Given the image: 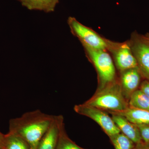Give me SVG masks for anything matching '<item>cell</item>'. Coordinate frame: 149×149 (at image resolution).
I'll use <instances>...</instances> for the list:
<instances>
[{
	"label": "cell",
	"instance_id": "1",
	"mask_svg": "<svg viewBox=\"0 0 149 149\" xmlns=\"http://www.w3.org/2000/svg\"><path fill=\"white\" fill-rule=\"evenodd\" d=\"M54 116L40 110L27 112L10 121V133L22 138L31 149H37L40 141L49 129Z\"/></svg>",
	"mask_w": 149,
	"mask_h": 149
},
{
	"label": "cell",
	"instance_id": "2",
	"mask_svg": "<svg viewBox=\"0 0 149 149\" xmlns=\"http://www.w3.org/2000/svg\"><path fill=\"white\" fill-rule=\"evenodd\" d=\"M84 104L108 112L121 111L129 107L120 83L115 81L99 89Z\"/></svg>",
	"mask_w": 149,
	"mask_h": 149
},
{
	"label": "cell",
	"instance_id": "3",
	"mask_svg": "<svg viewBox=\"0 0 149 149\" xmlns=\"http://www.w3.org/2000/svg\"><path fill=\"white\" fill-rule=\"evenodd\" d=\"M84 47L97 71L100 83L99 89L114 81L115 68L109 54L105 50L95 49L85 46Z\"/></svg>",
	"mask_w": 149,
	"mask_h": 149
},
{
	"label": "cell",
	"instance_id": "4",
	"mask_svg": "<svg viewBox=\"0 0 149 149\" xmlns=\"http://www.w3.org/2000/svg\"><path fill=\"white\" fill-rule=\"evenodd\" d=\"M72 34L80 40L83 46L95 49H108L109 41L104 40L92 29L81 24L73 17L68 20Z\"/></svg>",
	"mask_w": 149,
	"mask_h": 149
},
{
	"label": "cell",
	"instance_id": "5",
	"mask_svg": "<svg viewBox=\"0 0 149 149\" xmlns=\"http://www.w3.org/2000/svg\"><path fill=\"white\" fill-rule=\"evenodd\" d=\"M74 110L78 114L90 118L95 121L109 137L120 132L112 117L105 111L84 103L74 106Z\"/></svg>",
	"mask_w": 149,
	"mask_h": 149
},
{
	"label": "cell",
	"instance_id": "6",
	"mask_svg": "<svg viewBox=\"0 0 149 149\" xmlns=\"http://www.w3.org/2000/svg\"><path fill=\"white\" fill-rule=\"evenodd\" d=\"M141 75L149 80V41L145 35L134 33L129 42Z\"/></svg>",
	"mask_w": 149,
	"mask_h": 149
},
{
	"label": "cell",
	"instance_id": "7",
	"mask_svg": "<svg viewBox=\"0 0 149 149\" xmlns=\"http://www.w3.org/2000/svg\"><path fill=\"white\" fill-rule=\"evenodd\" d=\"M108 49L113 53L116 64L121 72L138 68L137 61L129 43L116 45L109 42Z\"/></svg>",
	"mask_w": 149,
	"mask_h": 149
},
{
	"label": "cell",
	"instance_id": "8",
	"mask_svg": "<svg viewBox=\"0 0 149 149\" xmlns=\"http://www.w3.org/2000/svg\"><path fill=\"white\" fill-rule=\"evenodd\" d=\"M141 75L138 68L122 71L120 84L125 98L129 99L131 95L137 90L141 82Z\"/></svg>",
	"mask_w": 149,
	"mask_h": 149
},
{
	"label": "cell",
	"instance_id": "9",
	"mask_svg": "<svg viewBox=\"0 0 149 149\" xmlns=\"http://www.w3.org/2000/svg\"><path fill=\"white\" fill-rule=\"evenodd\" d=\"M63 116H54L49 129L40 141L37 149H56L59 133L60 123Z\"/></svg>",
	"mask_w": 149,
	"mask_h": 149
},
{
	"label": "cell",
	"instance_id": "10",
	"mask_svg": "<svg viewBox=\"0 0 149 149\" xmlns=\"http://www.w3.org/2000/svg\"><path fill=\"white\" fill-rule=\"evenodd\" d=\"M112 118L121 133L128 137L135 144L143 142L137 125L122 116L116 114H112Z\"/></svg>",
	"mask_w": 149,
	"mask_h": 149
},
{
	"label": "cell",
	"instance_id": "11",
	"mask_svg": "<svg viewBox=\"0 0 149 149\" xmlns=\"http://www.w3.org/2000/svg\"><path fill=\"white\" fill-rule=\"evenodd\" d=\"M111 114L119 115L124 116L136 125L149 124V111L128 107L121 111L109 112Z\"/></svg>",
	"mask_w": 149,
	"mask_h": 149
},
{
	"label": "cell",
	"instance_id": "12",
	"mask_svg": "<svg viewBox=\"0 0 149 149\" xmlns=\"http://www.w3.org/2000/svg\"><path fill=\"white\" fill-rule=\"evenodd\" d=\"M23 6L29 10L43 11L52 12L59 0H17Z\"/></svg>",
	"mask_w": 149,
	"mask_h": 149
},
{
	"label": "cell",
	"instance_id": "13",
	"mask_svg": "<svg viewBox=\"0 0 149 149\" xmlns=\"http://www.w3.org/2000/svg\"><path fill=\"white\" fill-rule=\"evenodd\" d=\"M129 99V107L149 111V98L141 90H136Z\"/></svg>",
	"mask_w": 149,
	"mask_h": 149
},
{
	"label": "cell",
	"instance_id": "14",
	"mask_svg": "<svg viewBox=\"0 0 149 149\" xmlns=\"http://www.w3.org/2000/svg\"><path fill=\"white\" fill-rule=\"evenodd\" d=\"M56 149H84L76 145L67 135L65 130L63 118L60 123L59 133Z\"/></svg>",
	"mask_w": 149,
	"mask_h": 149
},
{
	"label": "cell",
	"instance_id": "15",
	"mask_svg": "<svg viewBox=\"0 0 149 149\" xmlns=\"http://www.w3.org/2000/svg\"><path fill=\"white\" fill-rule=\"evenodd\" d=\"M5 149H31L28 144L22 138L9 132L6 135Z\"/></svg>",
	"mask_w": 149,
	"mask_h": 149
},
{
	"label": "cell",
	"instance_id": "16",
	"mask_svg": "<svg viewBox=\"0 0 149 149\" xmlns=\"http://www.w3.org/2000/svg\"><path fill=\"white\" fill-rule=\"evenodd\" d=\"M109 137L115 149H133L136 145L121 132Z\"/></svg>",
	"mask_w": 149,
	"mask_h": 149
},
{
	"label": "cell",
	"instance_id": "17",
	"mask_svg": "<svg viewBox=\"0 0 149 149\" xmlns=\"http://www.w3.org/2000/svg\"><path fill=\"white\" fill-rule=\"evenodd\" d=\"M137 125L140 131L142 141L146 143L149 144V124Z\"/></svg>",
	"mask_w": 149,
	"mask_h": 149
},
{
	"label": "cell",
	"instance_id": "18",
	"mask_svg": "<svg viewBox=\"0 0 149 149\" xmlns=\"http://www.w3.org/2000/svg\"><path fill=\"white\" fill-rule=\"evenodd\" d=\"M140 90L149 98V80L144 81L141 85Z\"/></svg>",
	"mask_w": 149,
	"mask_h": 149
},
{
	"label": "cell",
	"instance_id": "19",
	"mask_svg": "<svg viewBox=\"0 0 149 149\" xmlns=\"http://www.w3.org/2000/svg\"><path fill=\"white\" fill-rule=\"evenodd\" d=\"M133 149H149V144H146L143 142L136 144Z\"/></svg>",
	"mask_w": 149,
	"mask_h": 149
},
{
	"label": "cell",
	"instance_id": "20",
	"mask_svg": "<svg viewBox=\"0 0 149 149\" xmlns=\"http://www.w3.org/2000/svg\"><path fill=\"white\" fill-rule=\"evenodd\" d=\"M5 141L6 135L0 132V149H5Z\"/></svg>",
	"mask_w": 149,
	"mask_h": 149
},
{
	"label": "cell",
	"instance_id": "21",
	"mask_svg": "<svg viewBox=\"0 0 149 149\" xmlns=\"http://www.w3.org/2000/svg\"><path fill=\"white\" fill-rule=\"evenodd\" d=\"M145 36L149 41V33H147V34L145 35Z\"/></svg>",
	"mask_w": 149,
	"mask_h": 149
}]
</instances>
